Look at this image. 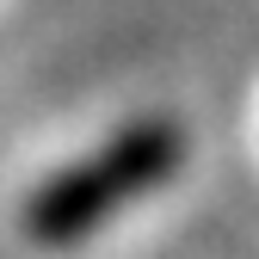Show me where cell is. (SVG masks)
<instances>
[{
  "label": "cell",
  "mask_w": 259,
  "mask_h": 259,
  "mask_svg": "<svg viewBox=\"0 0 259 259\" xmlns=\"http://www.w3.org/2000/svg\"><path fill=\"white\" fill-rule=\"evenodd\" d=\"M185 160V136L179 123L167 117H142L117 130L105 148H93L80 167L56 173L25 210V229L31 241L44 247H68V241H87L93 229H105L117 210H130L136 198H148L154 185H167Z\"/></svg>",
  "instance_id": "cell-1"
}]
</instances>
